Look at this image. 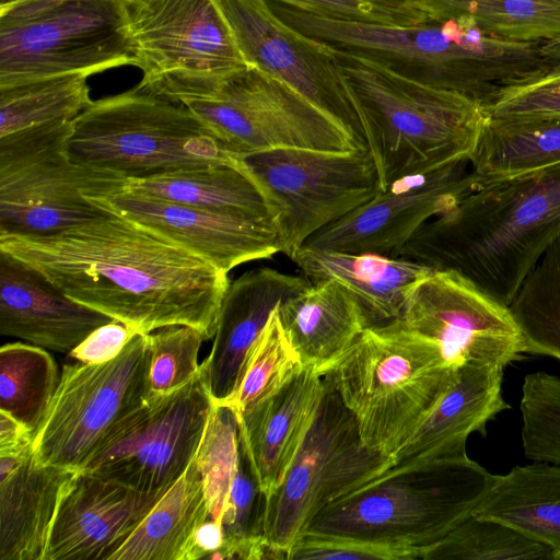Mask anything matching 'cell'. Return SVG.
Here are the masks:
<instances>
[{
  "instance_id": "cell-1",
  "label": "cell",
  "mask_w": 560,
  "mask_h": 560,
  "mask_svg": "<svg viewBox=\"0 0 560 560\" xmlns=\"http://www.w3.org/2000/svg\"><path fill=\"white\" fill-rule=\"evenodd\" d=\"M0 250L140 334L186 325L213 338L231 282L226 272L112 212L54 234L0 236Z\"/></svg>"
},
{
  "instance_id": "cell-2",
  "label": "cell",
  "mask_w": 560,
  "mask_h": 560,
  "mask_svg": "<svg viewBox=\"0 0 560 560\" xmlns=\"http://www.w3.org/2000/svg\"><path fill=\"white\" fill-rule=\"evenodd\" d=\"M453 207L425 222L399 257L453 271L509 306L560 237V164L480 177Z\"/></svg>"
},
{
  "instance_id": "cell-3",
  "label": "cell",
  "mask_w": 560,
  "mask_h": 560,
  "mask_svg": "<svg viewBox=\"0 0 560 560\" xmlns=\"http://www.w3.org/2000/svg\"><path fill=\"white\" fill-rule=\"evenodd\" d=\"M284 22L334 47L378 59L427 84L458 93L488 112L513 88L538 79L545 63L538 42L495 36L467 14L397 26L314 15L268 0Z\"/></svg>"
},
{
  "instance_id": "cell-4",
  "label": "cell",
  "mask_w": 560,
  "mask_h": 560,
  "mask_svg": "<svg viewBox=\"0 0 560 560\" xmlns=\"http://www.w3.org/2000/svg\"><path fill=\"white\" fill-rule=\"evenodd\" d=\"M334 48L355 94L382 189L408 175L469 161L488 118L483 107L371 56Z\"/></svg>"
},
{
  "instance_id": "cell-5",
  "label": "cell",
  "mask_w": 560,
  "mask_h": 560,
  "mask_svg": "<svg viewBox=\"0 0 560 560\" xmlns=\"http://www.w3.org/2000/svg\"><path fill=\"white\" fill-rule=\"evenodd\" d=\"M493 477L467 453L388 469L326 506L305 532L357 539L423 560L472 513Z\"/></svg>"
},
{
  "instance_id": "cell-6",
  "label": "cell",
  "mask_w": 560,
  "mask_h": 560,
  "mask_svg": "<svg viewBox=\"0 0 560 560\" xmlns=\"http://www.w3.org/2000/svg\"><path fill=\"white\" fill-rule=\"evenodd\" d=\"M458 369L433 341L397 318L369 326L326 375L355 418L364 444L395 458Z\"/></svg>"
},
{
  "instance_id": "cell-7",
  "label": "cell",
  "mask_w": 560,
  "mask_h": 560,
  "mask_svg": "<svg viewBox=\"0 0 560 560\" xmlns=\"http://www.w3.org/2000/svg\"><path fill=\"white\" fill-rule=\"evenodd\" d=\"M65 151L78 164L127 177L238 162L186 107L138 85L93 100L72 120Z\"/></svg>"
},
{
  "instance_id": "cell-8",
  "label": "cell",
  "mask_w": 560,
  "mask_h": 560,
  "mask_svg": "<svg viewBox=\"0 0 560 560\" xmlns=\"http://www.w3.org/2000/svg\"><path fill=\"white\" fill-rule=\"evenodd\" d=\"M135 66L124 0H5L0 88Z\"/></svg>"
},
{
  "instance_id": "cell-9",
  "label": "cell",
  "mask_w": 560,
  "mask_h": 560,
  "mask_svg": "<svg viewBox=\"0 0 560 560\" xmlns=\"http://www.w3.org/2000/svg\"><path fill=\"white\" fill-rule=\"evenodd\" d=\"M71 122L0 137V236L54 234L110 213L90 197L120 192L129 177L71 161Z\"/></svg>"
},
{
  "instance_id": "cell-10",
  "label": "cell",
  "mask_w": 560,
  "mask_h": 560,
  "mask_svg": "<svg viewBox=\"0 0 560 560\" xmlns=\"http://www.w3.org/2000/svg\"><path fill=\"white\" fill-rule=\"evenodd\" d=\"M313 424L281 485L265 498L264 536L276 555L288 550L329 504L376 479L395 463L368 447L355 418L327 375Z\"/></svg>"
},
{
  "instance_id": "cell-11",
  "label": "cell",
  "mask_w": 560,
  "mask_h": 560,
  "mask_svg": "<svg viewBox=\"0 0 560 560\" xmlns=\"http://www.w3.org/2000/svg\"><path fill=\"white\" fill-rule=\"evenodd\" d=\"M268 202L281 253L375 197L382 184L369 150L275 148L238 155Z\"/></svg>"
},
{
  "instance_id": "cell-12",
  "label": "cell",
  "mask_w": 560,
  "mask_h": 560,
  "mask_svg": "<svg viewBox=\"0 0 560 560\" xmlns=\"http://www.w3.org/2000/svg\"><path fill=\"white\" fill-rule=\"evenodd\" d=\"M139 88L172 102L247 69L215 0H124Z\"/></svg>"
},
{
  "instance_id": "cell-13",
  "label": "cell",
  "mask_w": 560,
  "mask_h": 560,
  "mask_svg": "<svg viewBox=\"0 0 560 560\" xmlns=\"http://www.w3.org/2000/svg\"><path fill=\"white\" fill-rule=\"evenodd\" d=\"M148 334H136L115 359L65 364L49 407L33 434L39 464L80 470L149 399Z\"/></svg>"
},
{
  "instance_id": "cell-14",
  "label": "cell",
  "mask_w": 560,
  "mask_h": 560,
  "mask_svg": "<svg viewBox=\"0 0 560 560\" xmlns=\"http://www.w3.org/2000/svg\"><path fill=\"white\" fill-rule=\"evenodd\" d=\"M175 103L237 155L275 148L360 150L332 118L254 67Z\"/></svg>"
},
{
  "instance_id": "cell-15",
  "label": "cell",
  "mask_w": 560,
  "mask_h": 560,
  "mask_svg": "<svg viewBox=\"0 0 560 560\" xmlns=\"http://www.w3.org/2000/svg\"><path fill=\"white\" fill-rule=\"evenodd\" d=\"M214 407L206 365L175 392L150 397L80 470L136 490H167L195 457Z\"/></svg>"
},
{
  "instance_id": "cell-16",
  "label": "cell",
  "mask_w": 560,
  "mask_h": 560,
  "mask_svg": "<svg viewBox=\"0 0 560 560\" xmlns=\"http://www.w3.org/2000/svg\"><path fill=\"white\" fill-rule=\"evenodd\" d=\"M248 66L295 91L369 150L353 89L335 48L284 22L268 0H215Z\"/></svg>"
},
{
  "instance_id": "cell-17",
  "label": "cell",
  "mask_w": 560,
  "mask_h": 560,
  "mask_svg": "<svg viewBox=\"0 0 560 560\" xmlns=\"http://www.w3.org/2000/svg\"><path fill=\"white\" fill-rule=\"evenodd\" d=\"M398 319L433 341L456 369L465 364L504 369L525 353L509 306L453 271L432 270L418 280Z\"/></svg>"
},
{
  "instance_id": "cell-18",
  "label": "cell",
  "mask_w": 560,
  "mask_h": 560,
  "mask_svg": "<svg viewBox=\"0 0 560 560\" xmlns=\"http://www.w3.org/2000/svg\"><path fill=\"white\" fill-rule=\"evenodd\" d=\"M477 177L469 161L401 177L314 233L302 247L397 258L412 235L453 207L472 188Z\"/></svg>"
},
{
  "instance_id": "cell-19",
  "label": "cell",
  "mask_w": 560,
  "mask_h": 560,
  "mask_svg": "<svg viewBox=\"0 0 560 560\" xmlns=\"http://www.w3.org/2000/svg\"><path fill=\"white\" fill-rule=\"evenodd\" d=\"M90 199L229 273L281 253L271 217L231 213L151 199L126 190Z\"/></svg>"
},
{
  "instance_id": "cell-20",
  "label": "cell",
  "mask_w": 560,
  "mask_h": 560,
  "mask_svg": "<svg viewBox=\"0 0 560 560\" xmlns=\"http://www.w3.org/2000/svg\"><path fill=\"white\" fill-rule=\"evenodd\" d=\"M167 490L140 491L78 470L61 494L44 560H110Z\"/></svg>"
},
{
  "instance_id": "cell-21",
  "label": "cell",
  "mask_w": 560,
  "mask_h": 560,
  "mask_svg": "<svg viewBox=\"0 0 560 560\" xmlns=\"http://www.w3.org/2000/svg\"><path fill=\"white\" fill-rule=\"evenodd\" d=\"M312 285L301 276L262 267L246 271L222 300L210 354L203 361L211 396L224 405L234 395L247 354L271 314Z\"/></svg>"
},
{
  "instance_id": "cell-22",
  "label": "cell",
  "mask_w": 560,
  "mask_h": 560,
  "mask_svg": "<svg viewBox=\"0 0 560 560\" xmlns=\"http://www.w3.org/2000/svg\"><path fill=\"white\" fill-rule=\"evenodd\" d=\"M110 317L80 304L42 272L0 250V332L70 353Z\"/></svg>"
},
{
  "instance_id": "cell-23",
  "label": "cell",
  "mask_w": 560,
  "mask_h": 560,
  "mask_svg": "<svg viewBox=\"0 0 560 560\" xmlns=\"http://www.w3.org/2000/svg\"><path fill=\"white\" fill-rule=\"evenodd\" d=\"M324 376L303 366L273 395L236 413L260 490L269 497L282 482L320 406Z\"/></svg>"
},
{
  "instance_id": "cell-24",
  "label": "cell",
  "mask_w": 560,
  "mask_h": 560,
  "mask_svg": "<svg viewBox=\"0 0 560 560\" xmlns=\"http://www.w3.org/2000/svg\"><path fill=\"white\" fill-rule=\"evenodd\" d=\"M77 471L39 464L33 443L0 454V560H44L61 494Z\"/></svg>"
},
{
  "instance_id": "cell-25",
  "label": "cell",
  "mask_w": 560,
  "mask_h": 560,
  "mask_svg": "<svg viewBox=\"0 0 560 560\" xmlns=\"http://www.w3.org/2000/svg\"><path fill=\"white\" fill-rule=\"evenodd\" d=\"M500 366L465 364L429 417L395 455L389 469L466 452L468 436L486 434L487 423L510 408L502 396Z\"/></svg>"
},
{
  "instance_id": "cell-26",
  "label": "cell",
  "mask_w": 560,
  "mask_h": 560,
  "mask_svg": "<svg viewBox=\"0 0 560 560\" xmlns=\"http://www.w3.org/2000/svg\"><path fill=\"white\" fill-rule=\"evenodd\" d=\"M282 328L303 366L324 376L372 322L354 293L327 279L278 307Z\"/></svg>"
},
{
  "instance_id": "cell-27",
  "label": "cell",
  "mask_w": 560,
  "mask_h": 560,
  "mask_svg": "<svg viewBox=\"0 0 560 560\" xmlns=\"http://www.w3.org/2000/svg\"><path fill=\"white\" fill-rule=\"evenodd\" d=\"M291 259L311 282L335 279L357 295L372 325L399 318L408 291L431 269L377 254L301 247Z\"/></svg>"
},
{
  "instance_id": "cell-28",
  "label": "cell",
  "mask_w": 560,
  "mask_h": 560,
  "mask_svg": "<svg viewBox=\"0 0 560 560\" xmlns=\"http://www.w3.org/2000/svg\"><path fill=\"white\" fill-rule=\"evenodd\" d=\"M471 514L514 528L560 560V464L535 462L494 475Z\"/></svg>"
},
{
  "instance_id": "cell-29",
  "label": "cell",
  "mask_w": 560,
  "mask_h": 560,
  "mask_svg": "<svg viewBox=\"0 0 560 560\" xmlns=\"http://www.w3.org/2000/svg\"><path fill=\"white\" fill-rule=\"evenodd\" d=\"M198 452V451H197ZM210 517L197 453L110 560H197L196 534Z\"/></svg>"
},
{
  "instance_id": "cell-30",
  "label": "cell",
  "mask_w": 560,
  "mask_h": 560,
  "mask_svg": "<svg viewBox=\"0 0 560 560\" xmlns=\"http://www.w3.org/2000/svg\"><path fill=\"white\" fill-rule=\"evenodd\" d=\"M125 190L214 211L271 217L265 195L240 162L129 177Z\"/></svg>"
},
{
  "instance_id": "cell-31",
  "label": "cell",
  "mask_w": 560,
  "mask_h": 560,
  "mask_svg": "<svg viewBox=\"0 0 560 560\" xmlns=\"http://www.w3.org/2000/svg\"><path fill=\"white\" fill-rule=\"evenodd\" d=\"M480 177H500L560 164V117L488 115L470 159Z\"/></svg>"
},
{
  "instance_id": "cell-32",
  "label": "cell",
  "mask_w": 560,
  "mask_h": 560,
  "mask_svg": "<svg viewBox=\"0 0 560 560\" xmlns=\"http://www.w3.org/2000/svg\"><path fill=\"white\" fill-rule=\"evenodd\" d=\"M430 20L467 14L490 34L518 42L560 37V0H408Z\"/></svg>"
},
{
  "instance_id": "cell-33",
  "label": "cell",
  "mask_w": 560,
  "mask_h": 560,
  "mask_svg": "<svg viewBox=\"0 0 560 560\" xmlns=\"http://www.w3.org/2000/svg\"><path fill=\"white\" fill-rule=\"evenodd\" d=\"M84 73L0 88V137L55 121H72L91 103Z\"/></svg>"
},
{
  "instance_id": "cell-34",
  "label": "cell",
  "mask_w": 560,
  "mask_h": 560,
  "mask_svg": "<svg viewBox=\"0 0 560 560\" xmlns=\"http://www.w3.org/2000/svg\"><path fill=\"white\" fill-rule=\"evenodd\" d=\"M58 365L44 348L9 342L0 348V411L34 434L59 383Z\"/></svg>"
},
{
  "instance_id": "cell-35",
  "label": "cell",
  "mask_w": 560,
  "mask_h": 560,
  "mask_svg": "<svg viewBox=\"0 0 560 560\" xmlns=\"http://www.w3.org/2000/svg\"><path fill=\"white\" fill-rule=\"evenodd\" d=\"M509 308L525 353L560 360V237L528 272Z\"/></svg>"
},
{
  "instance_id": "cell-36",
  "label": "cell",
  "mask_w": 560,
  "mask_h": 560,
  "mask_svg": "<svg viewBox=\"0 0 560 560\" xmlns=\"http://www.w3.org/2000/svg\"><path fill=\"white\" fill-rule=\"evenodd\" d=\"M553 560L549 547L500 522L468 515L423 560Z\"/></svg>"
},
{
  "instance_id": "cell-37",
  "label": "cell",
  "mask_w": 560,
  "mask_h": 560,
  "mask_svg": "<svg viewBox=\"0 0 560 560\" xmlns=\"http://www.w3.org/2000/svg\"><path fill=\"white\" fill-rule=\"evenodd\" d=\"M302 368V361L282 328L277 308L250 348L238 386L224 405L241 413L273 395Z\"/></svg>"
},
{
  "instance_id": "cell-38",
  "label": "cell",
  "mask_w": 560,
  "mask_h": 560,
  "mask_svg": "<svg viewBox=\"0 0 560 560\" xmlns=\"http://www.w3.org/2000/svg\"><path fill=\"white\" fill-rule=\"evenodd\" d=\"M520 410L525 457L560 464V377L544 371L527 374Z\"/></svg>"
},
{
  "instance_id": "cell-39",
  "label": "cell",
  "mask_w": 560,
  "mask_h": 560,
  "mask_svg": "<svg viewBox=\"0 0 560 560\" xmlns=\"http://www.w3.org/2000/svg\"><path fill=\"white\" fill-rule=\"evenodd\" d=\"M238 443L236 412L226 405L214 402L197 452V462L203 477L209 518L220 523L236 470Z\"/></svg>"
},
{
  "instance_id": "cell-40",
  "label": "cell",
  "mask_w": 560,
  "mask_h": 560,
  "mask_svg": "<svg viewBox=\"0 0 560 560\" xmlns=\"http://www.w3.org/2000/svg\"><path fill=\"white\" fill-rule=\"evenodd\" d=\"M150 346L149 398L175 392L198 373L203 335L186 325H172L148 334Z\"/></svg>"
},
{
  "instance_id": "cell-41",
  "label": "cell",
  "mask_w": 560,
  "mask_h": 560,
  "mask_svg": "<svg viewBox=\"0 0 560 560\" xmlns=\"http://www.w3.org/2000/svg\"><path fill=\"white\" fill-rule=\"evenodd\" d=\"M336 20L409 26L427 23L428 14L408 0H272Z\"/></svg>"
},
{
  "instance_id": "cell-42",
  "label": "cell",
  "mask_w": 560,
  "mask_h": 560,
  "mask_svg": "<svg viewBox=\"0 0 560 560\" xmlns=\"http://www.w3.org/2000/svg\"><path fill=\"white\" fill-rule=\"evenodd\" d=\"M287 560H412L402 551L361 540L305 532L288 550Z\"/></svg>"
},
{
  "instance_id": "cell-43",
  "label": "cell",
  "mask_w": 560,
  "mask_h": 560,
  "mask_svg": "<svg viewBox=\"0 0 560 560\" xmlns=\"http://www.w3.org/2000/svg\"><path fill=\"white\" fill-rule=\"evenodd\" d=\"M488 115L500 118L560 117V70L505 92Z\"/></svg>"
},
{
  "instance_id": "cell-44",
  "label": "cell",
  "mask_w": 560,
  "mask_h": 560,
  "mask_svg": "<svg viewBox=\"0 0 560 560\" xmlns=\"http://www.w3.org/2000/svg\"><path fill=\"white\" fill-rule=\"evenodd\" d=\"M136 334L139 332L114 319L93 330L69 357L86 364L110 361L119 355Z\"/></svg>"
},
{
  "instance_id": "cell-45",
  "label": "cell",
  "mask_w": 560,
  "mask_h": 560,
  "mask_svg": "<svg viewBox=\"0 0 560 560\" xmlns=\"http://www.w3.org/2000/svg\"><path fill=\"white\" fill-rule=\"evenodd\" d=\"M33 443V432L10 415L0 411V454L16 453Z\"/></svg>"
},
{
  "instance_id": "cell-46",
  "label": "cell",
  "mask_w": 560,
  "mask_h": 560,
  "mask_svg": "<svg viewBox=\"0 0 560 560\" xmlns=\"http://www.w3.org/2000/svg\"><path fill=\"white\" fill-rule=\"evenodd\" d=\"M223 545V530L219 521L208 518L197 530L196 547L200 559H209Z\"/></svg>"
},
{
  "instance_id": "cell-47",
  "label": "cell",
  "mask_w": 560,
  "mask_h": 560,
  "mask_svg": "<svg viewBox=\"0 0 560 560\" xmlns=\"http://www.w3.org/2000/svg\"><path fill=\"white\" fill-rule=\"evenodd\" d=\"M540 51L548 72L560 70V37L541 42Z\"/></svg>"
},
{
  "instance_id": "cell-48",
  "label": "cell",
  "mask_w": 560,
  "mask_h": 560,
  "mask_svg": "<svg viewBox=\"0 0 560 560\" xmlns=\"http://www.w3.org/2000/svg\"><path fill=\"white\" fill-rule=\"evenodd\" d=\"M3 1H5V0H1V2H3Z\"/></svg>"
}]
</instances>
